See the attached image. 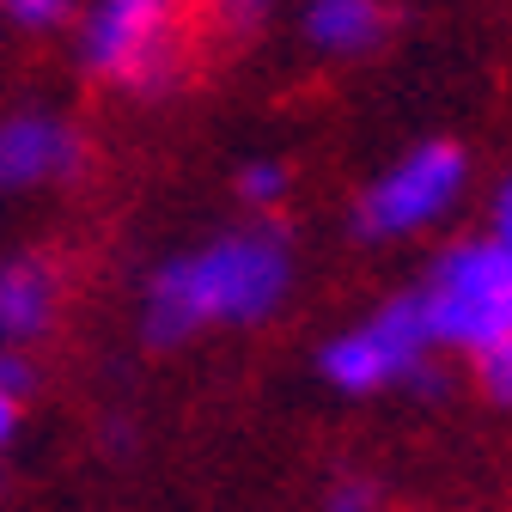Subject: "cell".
<instances>
[{
  "label": "cell",
  "instance_id": "cell-1",
  "mask_svg": "<svg viewBox=\"0 0 512 512\" xmlns=\"http://www.w3.org/2000/svg\"><path fill=\"white\" fill-rule=\"evenodd\" d=\"M287 281H293V250L281 226L226 232L189 256H171L147 281L141 330L153 348H177L202 324H256L287 299Z\"/></svg>",
  "mask_w": 512,
  "mask_h": 512
},
{
  "label": "cell",
  "instance_id": "cell-2",
  "mask_svg": "<svg viewBox=\"0 0 512 512\" xmlns=\"http://www.w3.org/2000/svg\"><path fill=\"white\" fill-rule=\"evenodd\" d=\"M421 317L433 348H464L476 360L512 342V244L470 238L445 250L421 287Z\"/></svg>",
  "mask_w": 512,
  "mask_h": 512
},
{
  "label": "cell",
  "instance_id": "cell-3",
  "mask_svg": "<svg viewBox=\"0 0 512 512\" xmlns=\"http://www.w3.org/2000/svg\"><path fill=\"white\" fill-rule=\"evenodd\" d=\"M427 354H433V336L421 317V293H403L391 305H378L360 330H342L336 342H324L317 366L348 397H372L384 384H421V391H433L439 372Z\"/></svg>",
  "mask_w": 512,
  "mask_h": 512
},
{
  "label": "cell",
  "instance_id": "cell-4",
  "mask_svg": "<svg viewBox=\"0 0 512 512\" xmlns=\"http://www.w3.org/2000/svg\"><path fill=\"white\" fill-rule=\"evenodd\" d=\"M470 177V159L452 141H427L415 147L403 165H391L366 196L354 202V232L360 238H403L433 226L445 208L458 202V189Z\"/></svg>",
  "mask_w": 512,
  "mask_h": 512
},
{
  "label": "cell",
  "instance_id": "cell-5",
  "mask_svg": "<svg viewBox=\"0 0 512 512\" xmlns=\"http://www.w3.org/2000/svg\"><path fill=\"white\" fill-rule=\"evenodd\" d=\"M165 19H171V0H98V13L86 25V68L159 92L177 68Z\"/></svg>",
  "mask_w": 512,
  "mask_h": 512
},
{
  "label": "cell",
  "instance_id": "cell-6",
  "mask_svg": "<svg viewBox=\"0 0 512 512\" xmlns=\"http://www.w3.org/2000/svg\"><path fill=\"white\" fill-rule=\"evenodd\" d=\"M86 159L80 135L55 116H7L0 122V189H37L74 177Z\"/></svg>",
  "mask_w": 512,
  "mask_h": 512
},
{
  "label": "cell",
  "instance_id": "cell-7",
  "mask_svg": "<svg viewBox=\"0 0 512 512\" xmlns=\"http://www.w3.org/2000/svg\"><path fill=\"white\" fill-rule=\"evenodd\" d=\"M55 324V275L37 256L0 263V348H25Z\"/></svg>",
  "mask_w": 512,
  "mask_h": 512
},
{
  "label": "cell",
  "instance_id": "cell-8",
  "mask_svg": "<svg viewBox=\"0 0 512 512\" xmlns=\"http://www.w3.org/2000/svg\"><path fill=\"white\" fill-rule=\"evenodd\" d=\"M305 37L317 49H336V55H360L384 37V7L378 0H311L305 13Z\"/></svg>",
  "mask_w": 512,
  "mask_h": 512
},
{
  "label": "cell",
  "instance_id": "cell-9",
  "mask_svg": "<svg viewBox=\"0 0 512 512\" xmlns=\"http://www.w3.org/2000/svg\"><path fill=\"white\" fill-rule=\"evenodd\" d=\"M476 372H482V391H488L500 409H512V342L488 348V354L476 360Z\"/></svg>",
  "mask_w": 512,
  "mask_h": 512
},
{
  "label": "cell",
  "instance_id": "cell-10",
  "mask_svg": "<svg viewBox=\"0 0 512 512\" xmlns=\"http://www.w3.org/2000/svg\"><path fill=\"white\" fill-rule=\"evenodd\" d=\"M0 13L25 31H49V25L68 19V0H0Z\"/></svg>",
  "mask_w": 512,
  "mask_h": 512
},
{
  "label": "cell",
  "instance_id": "cell-11",
  "mask_svg": "<svg viewBox=\"0 0 512 512\" xmlns=\"http://www.w3.org/2000/svg\"><path fill=\"white\" fill-rule=\"evenodd\" d=\"M281 189H287V171H281V165H269V159L244 165V177H238V196H244V202H256V208H263V202H275Z\"/></svg>",
  "mask_w": 512,
  "mask_h": 512
},
{
  "label": "cell",
  "instance_id": "cell-12",
  "mask_svg": "<svg viewBox=\"0 0 512 512\" xmlns=\"http://www.w3.org/2000/svg\"><path fill=\"white\" fill-rule=\"evenodd\" d=\"M324 512H378V482H366V476H342V482L324 494Z\"/></svg>",
  "mask_w": 512,
  "mask_h": 512
},
{
  "label": "cell",
  "instance_id": "cell-13",
  "mask_svg": "<svg viewBox=\"0 0 512 512\" xmlns=\"http://www.w3.org/2000/svg\"><path fill=\"white\" fill-rule=\"evenodd\" d=\"M31 384H37V366L19 348H0V391L19 403V397H31Z\"/></svg>",
  "mask_w": 512,
  "mask_h": 512
},
{
  "label": "cell",
  "instance_id": "cell-14",
  "mask_svg": "<svg viewBox=\"0 0 512 512\" xmlns=\"http://www.w3.org/2000/svg\"><path fill=\"white\" fill-rule=\"evenodd\" d=\"M494 226H500L494 238H506V244H512V177H506V189H500V202H494Z\"/></svg>",
  "mask_w": 512,
  "mask_h": 512
},
{
  "label": "cell",
  "instance_id": "cell-15",
  "mask_svg": "<svg viewBox=\"0 0 512 512\" xmlns=\"http://www.w3.org/2000/svg\"><path fill=\"white\" fill-rule=\"evenodd\" d=\"M214 7H220L226 19H256V13H263V0H214Z\"/></svg>",
  "mask_w": 512,
  "mask_h": 512
},
{
  "label": "cell",
  "instance_id": "cell-16",
  "mask_svg": "<svg viewBox=\"0 0 512 512\" xmlns=\"http://www.w3.org/2000/svg\"><path fill=\"white\" fill-rule=\"evenodd\" d=\"M13 427H19V403H13L7 391H0V445L13 439Z\"/></svg>",
  "mask_w": 512,
  "mask_h": 512
}]
</instances>
